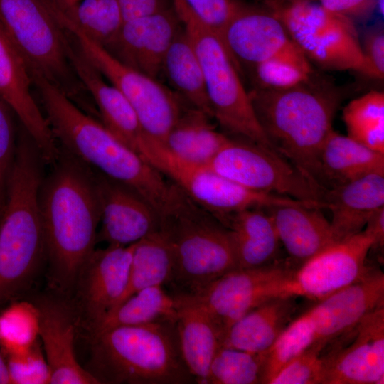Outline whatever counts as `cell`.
Segmentation results:
<instances>
[{
	"label": "cell",
	"mask_w": 384,
	"mask_h": 384,
	"mask_svg": "<svg viewBox=\"0 0 384 384\" xmlns=\"http://www.w3.org/2000/svg\"><path fill=\"white\" fill-rule=\"evenodd\" d=\"M43 177L39 208L47 281L51 293L70 300L78 276L95 250L101 210L92 169L59 147Z\"/></svg>",
	"instance_id": "6da1fadb"
},
{
	"label": "cell",
	"mask_w": 384,
	"mask_h": 384,
	"mask_svg": "<svg viewBox=\"0 0 384 384\" xmlns=\"http://www.w3.org/2000/svg\"><path fill=\"white\" fill-rule=\"evenodd\" d=\"M52 134L60 148L85 164L134 190L160 218L183 191L141 155L117 139L103 124L83 112L58 87L31 75Z\"/></svg>",
	"instance_id": "7a4b0ae2"
},
{
	"label": "cell",
	"mask_w": 384,
	"mask_h": 384,
	"mask_svg": "<svg viewBox=\"0 0 384 384\" xmlns=\"http://www.w3.org/2000/svg\"><path fill=\"white\" fill-rule=\"evenodd\" d=\"M44 164L32 139L20 135L0 218V307L31 288L46 261L38 200Z\"/></svg>",
	"instance_id": "3957f363"
},
{
	"label": "cell",
	"mask_w": 384,
	"mask_h": 384,
	"mask_svg": "<svg viewBox=\"0 0 384 384\" xmlns=\"http://www.w3.org/2000/svg\"><path fill=\"white\" fill-rule=\"evenodd\" d=\"M307 81L284 89L258 87L249 95L274 149L311 181L326 188L320 153L333 129L340 97L330 90L307 85Z\"/></svg>",
	"instance_id": "277c9868"
},
{
	"label": "cell",
	"mask_w": 384,
	"mask_h": 384,
	"mask_svg": "<svg viewBox=\"0 0 384 384\" xmlns=\"http://www.w3.org/2000/svg\"><path fill=\"white\" fill-rule=\"evenodd\" d=\"M88 368L100 383H196L179 346L176 321L121 326L88 335Z\"/></svg>",
	"instance_id": "5b68a950"
},
{
	"label": "cell",
	"mask_w": 384,
	"mask_h": 384,
	"mask_svg": "<svg viewBox=\"0 0 384 384\" xmlns=\"http://www.w3.org/2000/svg\"><path fill=\"white\" fill-rule=\"evenodd\" d=\"M160 230L172 252L173 272L166 287L174 296L196 297L238 269L230 230L184 193L161 218Z\"/></svg>",
	"instance_id": "8992f818"
},
{
	"label": "cell",
	"mask_w": 384,
	"mask_h": 384,
	"mask_svg": "<svg viewBox=\"0 0 384 384\" xmlns=\"http://www.w3.org/2000/svg\"><path fill=\"white\" fill-rule=\"evenodd\" d=\"M174 5L199 60L213 118L234 137L276 151L257 120L239 68L220 34L201 21L183 1Z\"/></svg>",
	"instance_id": "52a82bcc"
},
{
	"label": "cell",
	"mask_w": 384,
	"mask_h": 384,
	"mask_svg": "<svg viewBox=\"0 0 384 384\" xmlns=\"http://www.w3.org/2000/svg\"><path fill=\"white\" fill-rule=\"evenodd\" d=\"M384 306V274L369 272L359 281L322 299L294 318L267 351L268 378L314 344H326L364 316Z\"/></svg>",
	"instance_id": "ba28073f"
},
{
	"label": "cell",
	"mask_w": 384,
	"mask_h": 384,
	"mask_svg": "<svg viewBox=\"0 0 384 384\" xmlns=\"http://www.w3.org/2000/svg\"><path fill=\"white\" fill-rule=\"evenodd\" d=\"M0 27L26 63L70 99L80 81L68 55L70 36L47 0H0Z\"/></svg>",
	"instance_id": "9c48e42d"
},
{
	"label": "cell",
	"mask_w": 384,
	"mask_h": 384,
	"mask_svg": "<svg viewBox=\"0 0 384 384\" xmlns=\"http://www.w3.org/2000/svg\"><path fill=\"white\" fill-rule=\"evenodd\" d=\"M138 153L196 204L219 220L247 208L304 204L286 196L245 188L217 174L208 165L176 156L163 144L145 134Z\"/></svg>",
	"instance_id": "30bf717a"
},
{
	"label": "cell",
	"mask_w": 384,
	"mask_h": 384,
	"mask_svg": "<svg viewBox=\"0 0 384 384\" xmlns=\"http://www.w3.org/2000/svg\"><path fill=\"white\" fill-rule=\"evenodd\" d=\"M54 14L80 49L109 82L119 89L134 110L144 132L164 144L183 106L180 97L157 79L135 70L94 42L58 9Z\"/></svg>",
	"instance_id": "8fae6325"
},
{
	"label": "cell",
	"mask_w": 384,
	"mask_h": 384,
	"mask_svg": "<svg viewBox=\"0 0 384 384\" xmlns=\"http://www.w3.org/2000/svg\"><path fill=\"white\" fill-rule=\"evenodd\" d=\"M208 166L248 189L286 196L325 209L326 188L311 181L276 151L252 141L229 137Z\"/></svg>",
	"instance_id": "7c38bea8"
},
{
	"label": "cell",
	"mask_w": 384,
	"mask_h": 384,
	"mask_svg": "<svg viewBox=\"0 0 384 384\" xmlns=\"http://www.w3.org/2000/svg\"><path fill=\"white\" fill-rule=\"evenodd\" d=\"M293 272L286 260L260 267L235 269L191 298L210 314L223 340L234 322L261 303L274 297L290 295Z\"/></svg>",
	"instance_id": "4fadbf2b"
},
{
	"label": "cell",
	"mask_w": 384,
	"mask_h": 384,
	"mask_svg": "<svg viewBox=\"0 0 384 384\" xmlns=\"http://www.w3.org/2000/svg\"><path fill=\"white\" fill-rule=\"evenodd\" d=\"M322 356V384H383L384 306L329 341Z\"/></svg>",
	"instance_id": "5bb4252c"
},
{
	"label": "cell",
	"mask_w": 384,
	"mask_h": 384,
	"mask_svg": "<svg viewBox=\"0 0 384 384\" xmlns=\"http://www.w3.org/2000/svg\"><path fill=\"white\" fill-rule=\"evenodd\" d=\"M373 242L363 230L330 245L294 270L289 294L319 301L359 281L374 267L368 263Z\"/></svg>",
	"instance_id": "9a60e30c"
},
{
	"label": "cell",
	"mask_w": 384,
	"mask_h": 384,
	"mask_svg": "<svg viewBox=\"0 0 384 384\" xmlns=\"http://www.w3.org/2000/svg\"><path fill=\"white\" fill-rule=\"evenodd\" d=\"M132 248L133 244L95 249L82 267L69 302L78 326L85 331L120 302L128 283Z\"/></svg>",
	"instance_id": "2e32d148"
},
{
	"label": "cell",
	"mask_w": 384,
	"mask_h": 384,
	"mask_svg": "<svg viewBox=\"0 0 384 384\" xmlns=\"http://www.w3.org/2000/svg\"><path fill=\"white\" fill-rule=\"evenodd\" d=\"M220 36L239 69L240 65L252 68L276 58L311 66L309 60L274 14L240 6Z\"/></svg>",
	"instance_id": "e0dca14e"
},
{
	"label": "cell",
	"mask_w": 384,
	"mask_h": 384,
	"mask_svg": "<svg viewBox=\"0 0 384 384\" xmlns=\"http://www.w3.org/2000/svg\"><path fill=\"white\" fill-rule=\"evenodd\" d=\"M92 169L101 210L97 243L127 246L160 229V216L137 192Z\"/></svg>",
	"instance_id": "ac0fdd59"
},
{
	"label": "cell",
	"mask_w": 384,
	"mask_h": 384,
	"mask_svg": "<svg viewBox=\"0 0 384 384\" xmlns=\"http://www.w3.org/2000/svg\"><path fill=\"white\" fill-rule=\"evenodd\" d=\"M33 303L38 311V336L50 370V384H100L76 358L78 324L69 300L51 293Z\"/></svg>",
	"instance_id": "d6986e66"
},
{
	"label": "cell",
	"mask_w": 384,
	"mask_h": 384,
	"mask_svg": "<svg viewBox=\"0 0 384 384\" xmlns=\"http://www.w3.org/2000/svg\"><path fill=\"white\" fill-rule=\"evenodd\" d=\"M181 27L175 10L167 8L124 21L103 48L128 67L157 79L168 49Z\"/></svg>",
	"instance_id": "ffe728a7"
},
{
	"label": "cell",
	"mask_w": 384,
	"mask_h": 384,
	"mask_svg": "<svg viewBox=\"0 0 384 384\" xmlns=\"http://www.w3.org/2000/svg\"><path fill=\"white\" fill-rule=\"evenodd\" d=\"M32 87L26 63L0 27V96L35 142L45 164L52 165L59 147L33 97Z\"/></svg>",
	"instance_id": "44dd1931"
},
{
	"label": "cell",
	"mask_w": 384,
	"mask_h": 384,
	"mask_svg": "<svg viewBox=\"0 0 384 384\" xmlns=\"http://www.w3.org/2000/svg\"><path fill=\"white\" fill-rule=\"evenodd\" d=\"M68 55L76 76L98 107L102 124L117 139L139 154L144 132L128 100L114 85L105 81L71 36Z\"/></svg>",
	"instance_id": "7402d4cb"
},
{
	"label": "cell",
	"mask_w": 384,
	"mask_h": 384,
	"mask_svg": "<svg viewBox=\"0 0 384 384\" xmlns=\"http://www.w3.org/2000/svg\"><path fill=\"white\" fill-rule=\"evenodd\" d=\"M264 209L272 219L280 243L287 253L286 262L294 270L336 242L330 221L321 208L282 205Z\"/></svg>",
	"instance_id": "603a6c76"
},
{
	"label": "cell",
	"mask_w": 384,
	"mask_h": 384,
	"mask_svg": "<svg viewBox=\"0 0 384 384\" xmlns=\"http://www.w3.org/2000/svg\"><path fill=\"white\" fill-rule=\"evenodd\" d=\"M325 209L331 213L330 224L335 242L363 230L371 215L384 206V173H374L327 188Z\"/></svg>",
	"instance_id": "cb8c5ba5"
},
{
	"label": "cell",
	"mask_w": 384,
	"mask_h": 384,
	"mask_svg": "<svg viewBox=\"0 0 384 384\" xmlns=\"http://www.w3.org/2000/svg\"><path fill=\"white\" fill-rule=\"evenodd\" d=\"M297 299L282 295L261 303L228 328L221 346L257 353L269 351L294 319Z\"/></svg>",
	"instance_id": "d4e9b609"
},
{
	"label": "cell",
	"mask_w": 384,
	"mask_h": 384,
	"mask_svg": "<svg viewBox=\"0 0 384 384\" xmlns=\"http://www.w3.org/2000/svg\"><path fill=\"white\" fill-rule=\"evenodd\" d=\"M178 298L176 326L181 352L196 383L207 384L209 368L221 346L222 335L200 302L191 297Z\"/></svg>",
	"instance_id": "484cf974"
},
{
	"label": "cell",
	"mask_w": 384,
	"mask_h": 384,
	"mask_svg": "<svg viewBox=\"0 0 384 384\" xmlns=\"http://www.w3.org/2000/svg\"><path fill=\"white\" fill-rule=\"evenodd\" d=\"M230 231L238 269L275 263L281 245L271 216L264 208L245 209L220 220Z\"/></svg>",
	"instance_id": "4316f807"
},
{
	"label": "cell",
	"mask_w": 384,
	"mask_h": 384,
	"mask_svg": "<svg viewBox=\"0 0 384 384\" xmlns=\"http://www.w3.org/2000/svg\"><path fill=\"white\" fill-rule=\"evenodd\" d=\"M320 165L324 186L330 188L368 174L384 173V154L332 129L321 147Z\"/></svg>",
	"instance_id": "83f0119b"
},
{
	"label": "cell",
	"mask_w": 384,
	"mask_h": 384,
	"mask_svg": "<svg viewBox=\"0 0 384 384\" xmlns=\"http://www.w3.org/2000/svg\"><path fill=\"white\" fill-rule=\"evenodd\" d=\"M294 41L309 60L324 69L351 70L375 78L353 23L333 27L319 34L298 38Z\"/></svg>",
	"instance_id": "f1b7e54d"
},
{
	"label": "cell",
	"mask_w": 384,
	"mask_h": 384,
	"mask_svg": "<svg viewBox=\"0 0 384 384\" xmlns=\"http://www.w3.org/2000/svg\"><path fill=\"white\" fill-rule=\"evenodd\" d=\"M211 119L205 112L184 103L164 146L185 161L208 165L229 138L215 129Z\"/></svg>",
	"instance_id": "f546056e"
},
{
	"label": "cell",
	"mask_w": 384,
	"mask_h": 384,
	"mask_svg": "<svg viewBox=\"0 0 384 384\" xmlns=\"http://www.w3.org/2000/svg\"><path fill=\"white\" fill-rule=\"evenodd\" d=\"M180 303L164 286L144 288L117 304L86 331L91 335L116 326L176 321Z\"/></svg>",
	"instance_id": "4dcf8cb0"
},
{
	"label": "cell",
	"mask_w": 384,
	"mask_h": 384,
	"mask_svg": "<svg viewBox=\"0 0 384 384\" xmlns=\"http://www.w3.org/2000/svg\"><path fill=\"white\" fill-rule=\"evenodd\" d=\"M162 73L184 103L213 119L203 71L183 26L168 49Z\"/></svg>",
	"instance_id": "1f68e13d"
},
{
	"label": "cell",
	"mask_w": 384,
	"mask_h": 384,
	"mask_svg": "<svg viewBox=\"0 0 384 384\" xmlns=\"http://www.w3.org/2000/svg\"><path fill=\"white\" fill-rule=\"evenodd\" d=\"M173 267L171 247L160 229L134 243L128 283L119 304L144 288L166 287L171 278Z\"/></svg>",
	"instance_id": "d6a6232c"
},
{
	"label": "cell",
	"mask_w": 384,
	"mask_h": 384,
	"mask_svg": "<svg viewBox=\"0 0 384 384\" xmlns=\"http://www.w3.org/2000/svg\"><path fill=\"white\" fill-rule=\"evenodd\" d=\"M347 136L384 154V94L373 90L351 100L343 108Z\"/></svg>",
	"instance_id": "836d02e7"
},
{
	"label": "cell",
	"mask_w": 384,
	"mask_h": 384,
	"mask_svg": "<svg viewBox=\"0 0 384 384\" xmlns=\"http://www.w3.org/2000/svg\"><path fill=\"white\" fill-rule=\"evenodd\" d=\"M38 329V311L33 302H11L0 312V351L4 358L27 352L39 339Z\"/></svg>",
	"instance_id": "e575fe53"
},
{
	"label": "cell",
	"mask_w": 384,
	"mask_h": 384,
	"mask_svg": "<svg viewBox=\"0 0 384 384\" xmlns=\"http://www.w3.org/2000/svg\"><path fill=\"white\" fill-rule=\"evenodd\" d=\"M266 352L220 346L210 363L207 384H263Z\"/></svg>",
	"instance_id": "d590c367"
},
{
	"label": "cell",
	"mask_w": 384,
	"mask_h": 384,
	"mask_svg": "<svg viewBox=\"0 0 384 384\" xmlns=\"http://www.w3.org/2000/svg\"><path fill=\"white\" fill-rule=\"evenodd\" d=\"M274 15L282 23L293 41L319 34L333 27L353 23L349 18L306 0H297Z\"/></svg>",
	"instance_id": "8d00e7d4"
},
{
	"label": "cell",
	"mask_w": 384,
	"mask_h": 384,
	"mask_svg": "<svg viewBox=\"0 0 384 384\" xmlns=\"http://www.w3.org/2000/svg\"><path fill=\"white\" fill-rule=\"evenodd\" d=\"M71 20L90 39L102 47L113 39L124 22L118 0L80 1Z\"/></svg>",
	"instance_id": "74e56055"
},
{
	"label": "cell",
	"mask_w": 384,
	"mask_h": 384,
	"mask_svg": "<svg viewBox=\"0 0 384 384\" xmlns=\"http://www.w3.org/2000/svg\"><path fill=\"white\" fill-rule=\"evenodd\" d=\"M326 344H314L283 366L268 384H322Z\"/></svg>",
	"instance_id": "f35d334b"
},
{
	"label": "cell",
	"mask_w": 384,
	"mask_h": 384,
	"mask_svg": "<svg viewBox=\"0 0 384 384\" xmlns=\"http://www.w3.org/2000/svg\"><path fill=\"white\" fill-rule=\"evenodd\" d=\"M259 88L284 89L307 81L311 66L294 61L276 58L260 63L252 68Z\"/></svg>",
	"instance_id": "ab89813d"
},
{
	"label": "cell",
	"mask_w": 384,
	"mask_h": 384,
	"mask_svg": "<svg viewBox=\"0 0 384 384\" xmlns=\"http://www.w3.org/2000/svg\"><path fill=\"white\" fill-rule=\"evenodd\" d=\"M40 341L24 353L4 358L10 384H50V370Z\"/></svg>",
	"instance_id": "60d3db41"
},
{
	"label": "cell",
	"mask_w": 384,
	"mask_h": 384,
	"mask_svg": "<svg viewBox=\"0 0 384 384\" xmlns=\"http://www.w3.org/2000/svg\"><path fill=\"white\" fill-rule=\"evenodd\" d=\"M14 112L0 96V218L6 198L9 178L14 164L18 131Z\"/></svg>",
	"instance_id": "b9f144b4"
},
{
	"label": "cell",
	"mask_w": 384,
	"mask_h": 384,
	"mask_svg": "<svg viewBox=\"0 0 384 384\" xmlns=\"http://www.w3.org/2000/svg\"><path fill=\"white\" fill-rule=\"evenodd\" d=\"M183 1L201 21L220 35L240 6L233 0Z\"/></svg>",
	"instance_id": "7bdbcfd3"
},
{
	"label": "cell",
	"mask_w": 384,
	"mask_h": 384,
	"mask_svg": "<svg viewBox=\"0 0 384 384\" xmlns=\"http://www.w3.org/2000/svg\"><path fill=\"white\" fill-rule=\"evenodd\" d=\"M364 55L370 64L375 78L384 76V36L381 31H373L365 38L362 47Z\"/></svg>",
	"instance_id": "ee69618b"
},
{
	"label": "cell",
	"mask_w": 384,
	"mask_h": 384,
	"mask_svg": "<svg viewBox=\"0 0 384 384\" xmlns=\"http://www.w3.org/2000/svg\"><path fill=\"white\" fill-rule=\"evenodd\" d=\"M327 10L349 18L364 17L370 14L375 6V0H319Z\"/></svg>",
	"instance_id": "f6af8a7d"
},
{
	"label": "cell",
	"mask_w": 384,
	"mask_h": 384,
	"mask_svg": "<svg viewBox=\"0 0 384 384\" xmlns=\"http://www.w3.org/2000/svg\"><path fill=\"white\" fill-rule=\"evenodd\" d=\"M124 21L167 9L166 0H118Z\"/></svg>",
	"instance_id": "bcb514c9"
},
{
	"label": "cell",
	"mask_w": 384,
	"mask_h": 384,
	"mask_svg": "<svg viewBox=\"0 0 384 384\" xmlns=\"http://www.w3.org/2000/svg\"><path fill=\"white\" fill-rule=\"evenodd\" d=\"M373 238V244L371 250L379 254L383 262L384 245V206L378 209L368 220L365 228Z\"/></svg>",
	"instance_id": "7dc6e473"
},
{
	"label": "cell",
	"mask_w": 384,
	"mask_h": 384,
	"mask_svg": "<svg viewBox=\"0 0 384 384\" xmlns=\"http://www.w3.org/2000/svg\"><path fill=\"white\" fill-rule=\"evenodd\" d=\"M60 11L70 19L75 16L78 5L80 0H49Z\"/></svg>",
	"instance_id": "c3c4849f"
},
{
	"label": "cell",
	"mask_w": 384,
	"mask_h": 384,
	"mask_svg": "<svg viewBox=\"0 0 384 384\" xmlns=\"http://www.w3.org/2000/svg\"><path fill=\"white\" fill-rule=\"evenodd\" d=\"M0 384H10L6 363L0 351Z\"/></svg>",
	"instance_id": "681fc988"
}]
</instances>
